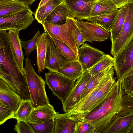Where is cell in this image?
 I'll use <instances>...</instances> for the list:
<instances>
[{"mask_svg": "<svg viewBox=\"0 0 133 133\" xmlns=\"http://www.w3.org/2000/svg\"><path fill=\"white\" fill-rule=\"evenodd\" d=\"M0 78L22 99L30 97L26 74L21 72L16 63L6 31L0 30Z\"/></svg>", "mask_w": 133, "mask_h": 133, "instance_id": "6da1fadb", "label": "cell"}, {"mask_svg": "<svg viewBox=\"0 0 133 133\" xmlns=\"http://www.w3.org/2000/svg\"><path fill=\"white\" fill-rule=\"evenodd\" d=\"M123 90L121 80L118 79L106 98L83 118L91 122L95 133H107L108 128L121 109Z\"/></svg>", "mask_w": 133, "mask_h": 133, "instance_id": "7a4b0ae2", "label": "cell"}, {"mask_svg": "<svg viewBox=\"0 0 133 133\" xmlns=\"http://www.w3.org/2000/svg\"><path fill=\"white\" fill-rule=\"evenodd\" d=\"M113 66H109L99 82L93 89L67 113H79L84 115L91 111L107 97L116 82Z\"/></svg>", "mask_w": 133, "mask_h": 133, "instance_id": "3957f363", "label": "cell"}, {"mask_svg": "<svg viewBox=\"0 0 133 133\" xmlns=\"http://www.w3.org/2000/svg\"><path fill=\"white\" fill-rule=\"evenodd\" d=\"M24 70L29 91L30 99L34 108L49 104L45 90V81L36 73L31 60L27 57L25 60Z\"/></svg>", "mask_w": 133, "mask_h": 133, "instance_id": "277c9868", "label": "cell"}, {"mask_svg": "<svg viewBox=\"0 0 133 133\" xmlns=\"http://www.w3.org/2000/svg\"><path fill=\"white\" fill-rule=\"evenodd\" d=\"M75 19L68 17L64 24L57 25L44 23L42 25L45 32L51 37L67 44L78 57V49L75 41V32L77 27Z\"/></svg>", "mask_w": 133, "mask_h": 133, "instance_id": "5b68a950", "label": "cell"}, {"mask_svg": "<svg viewBox=\"0 0 133 133\" xmlns=\"http://www.w3.org/2000/svg\"><path fill=\"white\" fill-rule=\"evenodd\" d=\"M45 83L53 95L63 102L69 95L75 80L69 79L56 72L49 71L45 74Z\"/></svg>", "mask_w": 133, "mask_h": 133, "instance_id": "8992f818", "label": "cell"}, {"mask_svg": "<svg viewBox=\"0 0 133 133\" xmlns=\"http://www.w3.org/2000/svg\"><path fill=\"white\" fill-rule=\"evenodd\" d=\"M133 39V3L127 5L124 22L117 38L111 44L110 52L116 56Z\"/></svg>", "mask_w": 133, "mask_h": 133, "instance_id": "52a82bcc", "label": "cell"}, {"mask_svg": "<svg viewBox=\"0 0 133 133\" xmlns=\"http://www.w3.org/2000/svg\"><path fill=\"white\" fill-rule=\"evenodd\" d=\"M33 12L29 7L9 15L0 18V30L26 29L34 20Z\"/></svg>", "mask_w": 133, "mask_h": 133, "instance_id": "ba28073f", "label": "cell"}, {"mask_svg": "<svg viewBox=\"0 0 133 133\" xmlns=\"http://www.w3.org/2000/svg\"><path fill=\"white\" fill-rule=\"evenodd\" d=\"M76 24L83 36L84 42L93 41L101 42L110 38L111 34L102 27L90 22H85L75 19Z\"/></svg>", "mask_w": 133, "mask_h": 133, "instance_id": "9c48e42d", "label": "cell"}, {"mask_svg": "<svg viewBox=\"0 0 133 133\" xmlns=\"http://www.w3.org/2000/svg\"><path fill=\"white\" fill-rule=\"evenodd\" d=\"M114 59V70L118 79L122 78L133 69V39Z\"/></svg>", "mask_w": 133, "mask_h": 133, "instance_id": "30bf717a", "label": "cell"}, {"mask_svg": "<svg viewBox=\"0 0 133 133\" xmlns=\"http://www.w3.org/2000/svg\"><path fill=\"white\" fill-rule=\"evenodd\" d=\"M78 60L83 73L89 70L104 56V52L85 43L78 50Z\"/></svg>", "mask_w": 133, "mask_h": 133, "instance_id": "8fae6325", "label": "cell"}, {"mask_svg": "<svg viewBox=\"0 0 133 133\" xmlns=\"http://www.w3.org/2000/svg\"><path fill=\"white\" fill-rule=\"evenodd\" d=\"M45 32L47 42L45 68L49 71L57 72L69 61L59 53L51 37Z\"/></svg>", "mask_w": 133, "mask_h": 133, "instance_id": "7c38bea8", "label": "cell"}, {"mask_svg": "<svg viewBox=\"0 0 133 133\" xmlns=\"http://www.w3.org/2000/svg\"><path fill=\"white\" fill-rule=\"evenodd\" d=\"M92 77L88 70L77 79L69 95L62 103V109L64 112H68L80 101L82 93Z\"/></svg>", "mask_w": 133, "mask_h": 133, "instance_id": "4fadbf2b", "label": "cell"}, {"mask_svg": "<svg viewBox=\"0 0 133 133\" xmlns=\"http://www.w3.org/2000/svg\"><path fill=\"white\" fill-rule=\"evenodd\" d=\"M83 117L81 114L57 112L54 118V133H74L76 124Z\"/></svg>", "mask_w": 133, "mask_h": 133, "instance_id": "5bb4252c", "label": "cell"}, {"mask_svg": "<svg viewBox=\"0 0 133 133\" xmlns=\"http://www.w3.org/2000/svg\"><path fill=\"white\" fill-rule=\"evenodd\" d=\"M96 2L94 0H66L65 3L74 18L80 20L90 17Z\"/></svg>", "mask_w": 133, "mask_h": 133, "instance_id": "9a60e30c", "label": "cell"}, {"mask_svg": "<svg viewBox=\"0 0 133 133\" xmlns=\"http://www.w3.org/2000/svg\"><path fill=\"white\" fill-rule=\"evenodd\" d=\"M22 100L20 96L0 78V102L11 109L15 113Z\"/></svg>", "mask_w": 133, "mask_h": 133, "instance_id": "2e32d148", "label": "cell"}, {"mask_svg": "<svg viewBox=\"0 0 133 133\" xmlns=\"http://www.w3.org/2000/svg\"><path fill=\"white\" fill-rule=\"evenodd\" d=\"M8 35L10 48L15 60L17 66L21 72L26 75L23 62L24 59L22 49L21 40L19 34V31L15 29L8 30Z\"/></svg>", "mask_w": 133, "mask_h": 133, "instance_id": "e0dca14e", "label": "cell"}, {"mask_svg": "<svg viewBox=\"0 0 133 133\" xmlns=\"http://www.w3.org/2000/svg\"><path fill=\"white\" fill-rule=\"evenodd\" d=\"M107 133H133V113L123 116L117 115Z\"/></svg>", "mask_w": 133, "mask_h": 133, "instance_id": "ac0fdd59", "label": "cell"}, {"mask_svg": "<svg viewBox=\"0 0 133 133\" xmlns=\"http://www.w3.org/2000/svg\"><path fill=\"white\" fill-rule=\"evenodd\" d=\"M68 17L74 18L66 4L61 3L50 13L41 24L44 23L57 25L64 24L66 23Z\"/></svg>", "mask_w": 133, "mask_h": 133, "instance_id": "d6986e66", "label": "cell"}, {"mask_svg": "<svg viewBox=\"0 0 133 133\" xmlns=\"http://www.w3.org/2000/svg\"><path fill=\"white\" fill-rule=\"evenodd\" d=\"M57 112L50 103L44 106L34 108L27 122L41 123L54 119Z\"/></svg>", "mask_w": 133, "mask_h": 133, "instance_id": "ffe728a7", "label": "cell"}, {"mask_svg": "<svg viewBox=\"0 0 133 133\" xmlns=\"http://www.w3.org/2000/svg\"><path fill=\"white\" fill-rule=\"evenodd\" d=\"M57 72L69 79L75 81L79 78L83 73L82 66L78 60L68 62Z\"/></svg>", "mask_w": 133, "mask_h": 133, "instance_id": "44dd1931", "label": "cell"}, {"mask_svg": "<svg viewBox=\"0 0 133 133\" xmlns=\"http://www.w3.org/2000/svg\"><path fill=\"white\" fill-rule=\"evenodd\" d=\"M37 64L38 71L40 74L45 68L47 52V42L45 32L42 33L37 43Z\"/></svg>", "mask_w": 133, "mask_h": 133, "instance_id": "7402d4cb", "label": "cell"}, {"mask_svg": "<svg viewBox=\"0 0 133 133\" xmlns=\"http://www.w3.org/2000/svg\"><path fill=\"white\" fill-rule=\"evenodd\" d=\"M119 9L108 14L90 16L85 19L97 24L110 31Z\"/></svg>", "mask_w": 133, "mask_h": 133, "instance_id": "603a6c76", "label": "cell"}, {"mask_svg": "<svg viewBox=\"0 0 133 133\" xmlns=\"http://www.w3.org/2000/svg\"><path fill=\"white\" fill-rule=\"evenodd\" d=\"M127 5L123 6L118 10L114 19L110 32L111 44L117 38L123 24L127 9Z\"/></svg>", "mask_w": 133, "mask_h": 133, "instance_id": "cb8c5ba5", "label": "cell"}, {"mask_svg": "<svg viewBox=\"0 0 133 133\" xmlns=\"http://www.w3.org/2000/svg\"><path fill=\"white\" fill-rule=\"evenodd\" d=\"M117 9L114 3L111 0H99L95 3L90 16L109 13Z\"/></svg>", "mask_w": 133, "mask_h": 133, "instance_id": "d4e9b609", "label": "cell"}, {"mask_svg": "<svg viewBox=\"0 0 133 133\" xmlns=\"http://www.w3.org/2000/svg\"><path fill=\"white\" fill-rule=\"evenodd\" d=\"M61 3L58 0H49L37 9L34 14L35 19L41 24L43 21L50 13Z\"/></svg>", "mask_w": 133, "mask_h": 133, "instance_id": "484cf974", "label": "cell"}, {"mask_svg": "<svg viewBox=\"0 0 133 133\" xmlns=\"http://www.w3.org/2000/svg\"><path fill=\"white\" fill-rule=\"evenodd\" d=\"M29 7V5L19 1L14 0L0 5V18L9 15Z\"/></svg>", "mask_w": 133, "mask_h": 133, "instance_id": "4316f807", "label": "cell"}, {"mask_svg": "<svg viewBox=\"0 0 133 133\" xmlns=\"http://www.w3.org/2000/svg\"><path fill=\"white\" fill-rule=\"evenodd\" d=\"M33 108L30 100L22 99L18 109L14 114L13 118L27 122Z\"/></svg>", "mask_w": 133, "mask_h": 133, "instance_id": "83f0119b", "label": "cell"}, {"mask_svg": "<svg viewBox=\"0 0 133 133\" xmlns=\"http://www.w3.org/2000/svg\"><path fill=\"white\" fill-rule=\"evenodd\" d=\"M51 37L59 53L68 61L78 60V57L67 44L54 38Z\"/></svg>", "mask_w": 133, "mask_h": 133, "instance_id": "f1b7e54d", "label": "cell"}, {"mask_svg": "<svg viewBox=\"0 0 133 133\" xmlns=\"http://www.w3.org/2000/svg\"><path fill=\"white\" fill-rule=\"evenodd\" d=\"M114 59L110 56L105 54L104 57L95 65L90 69L89 71L93 76L96 74L108 68L110 66L114 65Z\"/></svg>", "mask_w": 133, "mask_h": 133, "instance_id": "f546056e", "label": "cell"}, {"mask_svg": "<svg viewBox=\"0 0 133 133\" xmlns=\"http://www.w3.org/2000/svg\"><path fill=\"white\" fill-rule=\"evenodd\" d=\"M27 122L34 133H54L55 123L54 119L44 123Z\"/></svg>", "mask_w": 133, "mask_h": 133, "instance_id": "4dcf8cb0", "label": "cell"}, {"mask_svg": "<svg viewBox=\"0 0 133 133\" xmlns=\"http://www.w3.org/2000/svg\"><path fill=\"white\" fill-rule=\"evenodd\" d=\"M133 113V96L123 91L121 109L117 114L123 116Z\"/></svg>", "mask_w": 133, "mask_h": 133, "instance_id": "1f68e13d", "label": "cell"}, {"mask_svg": "<svg viewBox=\"0 0 133 133\" xmlns=\"http://www.w3.org/2000/svg\"><path fill=\"white\" fill-rule=\"evenodd\" d=\"M108 68L96 74L91 77L87 84L82 93L81 99L84 97L97 86L107 71Z\"/></svg>", "mask_w": 133, "mask_h": 133, "instance_id": "d6a6232c", "label": "cell"}, {"mask_svg": "<svg viewBox=\"0 0 133 133\" xmlns=\"http://www.w3.org/2000/svg\"><path fill=\"white\" fill-rule=\"evenodd\" d=\"M95 132L94 124L83 117L76 124L74 133H95Z\"/></svg>", "mask_w": 133, "mask_h": 133, "instance_id": "836d02e7", "label": "cell"}, {"mask_svg": "<svg viewBox=\"0 0 133 133\" xmlns=\"http://www.w3.org/2000/svg\"><path fill=\"white\" fill-rule=\"evenodd\" d=\"M41 35L38 30L31 39L24 41H21L22 47L25 51V55L28 57L32 51L36 49L37 42Z\"/></svg>", "mask_w": 133, "mask_h": 133, "instance_id": "e575fe53", "label": "cell"}, {"mask_svg": "<svg viewBox=\"0 0 133 133\" xmlns=\"http://www.w3.org/2000/svg\"><path fill=\"white\" fill-rule=\"evenodd\" d=\"M14 113L11 109L0 102V125L8 119L13 118Z\"/></svg>", "mask_w": 133, "mask_h": 133, "instance_id": "d590c367", "label": "cell"}, {"mask_svg": "<svg viewBox=\"0 0 133 133\" xmlns=\"http://www.w3.org/2000/svg\"><path fill=\"white\" fill-rule=\"evenodd\" d=\"M121 80V85L123 91L130 93L133 91V73Z\"/></svg>", "mask_w": 133, "mask_h": 133, "instance_id": "8d00e7d4", "label": "cell"}, {"mask_svg": "<svg viewBox=\"0 0 133 133\" xmlns=\"http://www.w3.org/2000/svg\"><path fill=\"white\" fill-rule=\"evenodd\" d=\"M17 122L14 128L18 133H34L30 126L27 122L17 120Z\"/></svg>", "mask_w": 133, "mask_h": 133, "instance_id": "74e56055", "label": "cell"}, {"mask_svg": "<svg viewBox=\"0 0 133 133\" xmlns=\"http://www.w3.org/2000/svg\"><path fill=\"white\" fill-rule=\"evenodd\" d=\"M75 41L76 46L78 50L80 46L82 45L84 43L82 34L78 27L75 31Z\"/></svg>", "mask_w": 133, "mask_h": 133, "instance_id": "f35d334b", "label": "cell"}, {"mask_svg": "<svg viewBox=\"0 0 133 133\" xmlns=\"http://www.w3.org/2000/svg\"><path fill=\"white\" fill-rule=\"evenodd\" d=\"M114 3L117 9H120L123 6L132 2L133 0H111Z\"/></svg>", "mask_w": 133, "mask_h": 133, "instance_id": "ab89813d", "label": "cell"}, {"mask_svg": "<svg viewBox=\"0 0 133 133\" xmlns=\"http://www.w3.org/2000/svg\"><path fill=\"white\" fill-rule=\"evenodd\" d=\"M20 2L24 4L30 5H32L35 1L38 0H15Z\"/></svg>", "mask_w": 133, "mask_h": 133, "instance_id": "60d3db41", "label": "cell"}, {"mask_svg": "<svg viewBox=\"0 0 133 133\" xmlns=\"http://www.w3.org/2000/svg\"><path fill=\"white\" fill-rule=\"evenodd\" d=\"M14 0H0V5H2Z\"/></svg>", "mask_w": 133, "mask_h": 133, "instance_id": "b9f144b4", "label": "cell"}, {"mask_svg": "<svg viewBox=\"0 0 133 133\" xmlns=\"http://www.w3.org/2000/svg\"><path fill=\"white\" fill-rule=\"evenodd\" d=\"M49 0H41L39 3L38 7H39L45 4Z\"/></svg>", "mask_w": 133, "mask_h": 133, "instance_id": "7bdbcfd3", "label": "cell"}, {"mask_svg": "<svg viewBox=\"0 0 133 133\" xmlns=\"http://www.w3.org/2000/svg\"><path fill=\"white\" fill-rule=\"evenodd\" d=\"M61 3H66V0H58Z\"/></svg>", "mask_w": 133, "mask_h": 133, "instance_id": "ee69618b", "label": "cell"}, {"mask_svg": "<svg viewBox=\"0 0 133 133\" xmlns=\"http://www.w3.org/2000/svg\"><path fill=\"white\" fill-rule=\"evenodd\" d=\"M127 93H128V92H127ZM129 93V94H130L131 95L133 96V91L132 92H131L130 93Z\"/></svg>", "mask_w": 133, "mask_h": 133, "instance_id": "f6af8a7d", "label": "cell"}, {"mask_svg": "<svg viewBox=\"0 0 133 133\" xmlns=\"http://www.w3.org/2000/svg\"><path fill=\"white\" fill-rule=\"evenodd\" d=\"M95 0V1H98L99 0Z\"/></svg>", "mask_w": 133, "mask_h": 133, "instance_id": "bcb514c9", "label": "cell"}, {"mask_svg": "<svg viewBox=\"0 0 133 133\" xmlns=\"http://www.w3.org/2000/svg\"><path fill=\"white\" fill-rule=\"evenodd\" d=\"M132 3H133V1H132Z\"/></svg>", "mask_w": 133, "mask_h": 133, "instance_id": "7dc6e473", "label": "cell"}]
</instances>
